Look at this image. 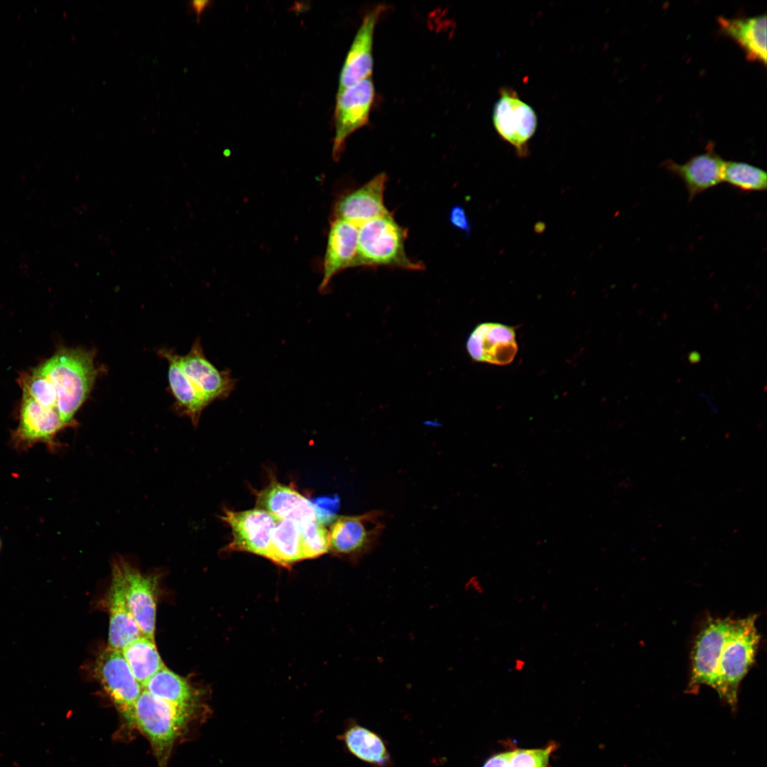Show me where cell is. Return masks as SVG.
Segmentation results:
<instances>
[{"label":"cell","instance_id":"cell-33","mask_svg":"<svg viewBox=\"0 0 767 767\" xmlns=\"http://www.w3.org/2000/svg\"><path fill=\"white\" fill-rule=\"evenodd\" d=\"M512 751H504L491 756L482 767H506Z\"/></svg>","mask_w":767,"mask_h":767},{"label":"cell","instance_id":"cell-35","mask_svg":"<svg viewBox=\"0 0 767 767\" xmlns=\"http://www.w3.org/2000/svg\"><path fill=\"white\" fill-rule=\"evenodd\" d=\"M525 666H526V661L523 659H522V658H516L514 660L513 669L516 671L520 672V671L523 670V669L525 668Z\"/></svg>","mask_w":767,"mask_h":767},{"label":"cell","instance_id":"cell-36","mask_svg":"<svg viewBox=\"0 0 767 767\" xmlns=\"http://www.w3.org/2000/svg\"><path fill=\"white\" fill-rule=\"evenodd\" d=\"M689 359L693 363L697 362L700 359V354L697 352L691 353L689 356Z\"/></svg>","mask_w":767,"mask_h":767},{"label":"cell","instance_id":"cell-10","mask_svg":"<svg viewBox=\"0 0 767 767\" xmlns=\"http://www.w3.org/2000/svg\"><path fill=\"white\" fill-rule=\"evenodd\" d=\"M383 528L379 512L340 517L329 531L330 550L339 555L359 557L374 545Z\"/></svg>","mask_w":767,"mask_h":767},{"label":"cell","instance_id":"cell-16","mask_svg":"<svg viewBox=\"0 0 767 767\" xmlns=\"http://www.w3.org/2000/svg\"><path fill=\"white\" fill-rule=\"evenodd\" d=\"M384 11V6L378 5L364 16L342 66L338 92L371 77L374 30Z\"/></svg>","mask_w":767,"mask_h":767},{"label":"cell","instance_id":"cell-9","mask_svg":"<svg viewBox=\"0 0 767 767\" xmlns=\"http://www.w3.org/2000/svg\"><path fill=\"white\" fill-rule=\"evenodd\" d=\"M374 97V85L371 77L338 92L332 147L334 160L339 158L346 139L368 123Z\"/></svg>","mask_w":767,"mask_h":767},{"label":"cell","instance_id":"cell-18","mask_svg":"<svg viewBox=\"0 0 767 767\" xmlns=\"http://www.w3.org/2000/svg\"><path fill=\"white\" fill-rule=\"evenodd\" d=\"M109 592V627L107 648L120 651L143 634L126 602L121 572L117 561L112 567Z\"/></svg>","mask_w":767,"mask_h":767},{"label":"cell","instance_id":"cell-5","mask_svg":"<svg viewBox=\"0 0 767 767\" xmlns=\"http://www.w3.org/2000/svg\"><path fill=\"white\" fill-rule=\"evenodd\" d=\"M95 673L125 725L134 727V706L143 688L121 652L107 647L97 659Z\"/></svg>","mask_w":767,"mask_h":767},{"label":"cell","instance_id":"cell-24","mask_svg":"<svg viewBox=\"0 0 767 767\" xmlns=\"http://www.w3.org/2000/svg\"><path fill=\"white\" fill-rule=\"evenodd\" d=\"M347 750L359 760L376 767H387L391 756L384 740L359 724L349 727L340 736Z\"/></svg>","mask_w":767,"mask_h":767},{"label":"cell","instance_id":"cell-21","mask_svg":"<svg viewBox=\"0 0 767 767\" xmlns=\"http://www.w3.org/2000/svg\"><path fill=\"white\" fill-rule=\"evenodd\" d=\"M143 690L170 703L202 713L210 712L204 692L165 666L147 682Z\"/></svg>","mask_w":767,"mask_h":767},{"label":"cell","instance_id":"cell-7","mask_svg":"<svg viewBox=\"0 0 767 767\" xmlns=\"http://www.w3.org/2000/svg\"><path fill=\"white\" fill-rule=\"evenodd\" d=\"M733 619H710L697 635L691 654L687 692L695 693L702 685L714 689L721 650Z\"/></svg>","mask_w":767,"mask_h":767},{"label":"cell","instance_id":"cell-27","mask_svg":"<svg viewBox=\"0 0 767 767\" xmlns=\"http://www.w3.org/2000/svg\"><path fill=\"white\" fill-rule=\"evenodd\" d=\"M723 182L741 192H762L766 190L767 175L764 170L740 161H725Z\"/></svg>","mask_w":767,"mask_h":767},{"label":"cell","instance_id":"cell-31","mask_svg":"<svg viewBox=\"0 0 767 767\" xmlns=\"http://www.w3.org/2000/svg\"><path fill=\"white\" fill-rule=\"evenodd\" d=\"M316 521L322 525H327L336 518V511L338 508V500L335 498L328 497L317 498L312 501Z\"/></svg>","mask_w":767,"mask_h":767},{"label":"cell","instance_id":"cell-13","mask_svg":"<svg viewBox=\"0 0 767 767\" xmlns=\"http://www.w3.org/2000/svg\"><path fill=\"white\" fill-rule=\"evenodd\" d=\"M466 348L476 361L499 366L508 364L518 352L515 330L501 323L479 324L469 334Z\"/></svg>","mask_w":767,"mask_h":767},{"label":"cell","instance_id":"cell-12","mask_svg":"<svg viewBox=\"0 0 767 767\" xmlns=\"http://www.w3.org/2000/svg\"><path fill=\"white\" fill-rule=\"evenodd\" d=\"M116 561L123 577L128 608L143 636L154 641L157 578L142 574L123 560Z\"/></svg>","mask_w":767,"mask_h":767},{"label":"cell","instance_id":"cell-2","mask_svg":"<svg viewBox=\"0 0 767 767\" xmlns=\"http://www.w3.org/2000/svg\"><path fill=\"white\" fill-rule=\"evenodd\" d=\"M207 714L178 706L143 690L134 710V727L149 741L159 767H166L173 747L193 722Z\"/></svg>","mask_w":767,"mask_h":767},{"label":"cell","instance_id":"cell-3","mask_svg":"<svg viewBox=\"0 0 767 767\" xmlns=\"http://www.w3.org/2000/svg\"><path fill=\"white\" fill-rule=\"evenodd\" d=\"M756 619V614L733 619L719 658L714 690L734 710L737 706L739 685L755 663L761 638Z\"/></svg>","mask_w":767,"mask_h":767},{"label":"cell","instance_id":"cell-20","mask_svg":"<svg viewBox=\"0 0 767 767\" xmlns=\"http://www.w3.org/2000/svg\"><path fill=\"white\" fill-rule=\"evenodd\" d=\"M256 505L277 519L290 518L298 524L315 519L312 501L295 489L272 482L257 494Z\"/></svg>","mask_w":767,"mask_h":767},{"label":"cell","instance_id":"cell-37","mask_svg":"<svg viewBox=\"0 0 767 767\" xmlns=\"http://www.w3.org/2000/svg\"><path fill=\"white\" fill-rule=\"evenodd\" d=\"M1 539H0V550H1Z\"/></svg>","mask_w":767,"mask_h":767},{"label":"cell","instance_id":"cell-23","mask_svg":"<svg viewBox=\"0 0 767 767\" xmlns=\"http://www.w3.org/2000/svg\"><path fill=\"white\" fill-rule=\"evenodd\" d=\"M160 354L169 363L168 381L177 406L197 426L202 412L210 403L178 365L174 352L163 349Z\"/></svg>","mask_w":767,"mask_h":767},{"label":"cell","instance_id":"cell-15","mask_svg":"<svg viewBox=\"0 0 767 767\" xmlns=\"http://www.w3.org/2000/svg\"><path fill=\"white\" fill-rule=\"evenodd\" d=\"M387 175L381 173L362 186L343 195L334 210V219L352 223L357 226L388 214L385 207L384 195Z\"/></svg>","mask_w":767,"mask_h":767},{"label":"cell","instance_id":"cell-17","mask_svg":"<svg viewBox=\"0 0 767 767\" xmlns=\"http://www.w3.org/2000/svg\"><path fill=\"white\" fill-rule=\"evenodd\" d=\"M724 164L725 161L709 145L705 153L692 156L684 163L668 160L663 165L683 182L689 200H692L723 182Z\"/></svg>","mask_w":767,"mask_h":767},{"label":"cell","instance_id":"cell-6","mask_svg":"<svg viewBox=\"0 0 767 767\" xmlns=\"http://www.w3.org/2000/svg\"><path fill=\"white\" fill-rule=\"evenodd\" d=\"M492 119L501 138L511 144L519 156H526L528 141L537 128V116L533 108L521 100L516 92L504 87L494 105Z\"/></svg>","mask_w":767,"mask_h":767},{"label":"cell","instance_id":"cell-29","mask_svg":"<svg viewBox=\"0 0 767 767\" xmlns=\"http://www.w3.org/2000/svg\"><path fill=\"white\" fill-rule=\"evenodd\" d=\"M18 382L23 394L44 407L56 408V391L48 378L37 369L22 374Z\"/></svg>","mask_w":767,"mask_h":767},{"label":"cell","instance_id":"cell-28","mask_svg":"<svg viewBox=\"0 0 767 767\" xmlns=\"http://www.w3.org/2000/svg\"><path fill=\"white\" fill-rule=\"evenodd\" d=\"M298 525L303 560L320 557L330 550L329 532L316 519Z\"/></svg>","mask_w":767,"mask_h":767},{"label":"cell","instance_id":"cell-1","mask_svg":"<svg viewBox=\"0 0 767 767\" xmlns=\"http://www.w3.org/2000/svg\"><path fill=\"white\" fill-rule=\"evenodd\" d=\"M94 354L82 348H61L36 369L53 385L56 408L67 426L89 396L97 376Z\"/></svg>","mask_w":767,"mask_h":767},{"label":"cell","instance_id":"cell-22","mask_svg":"<svg viewBox=\"0 0 767 767\" xmlns=\"http://www.w3.org/2000/svg\"><path fill=\"white\" fill-rule=\"evenodd\" d=\"M722 31L734 40L747 58L766 63V16L717 19Z\"/></svg>","mask_w":767,"mask_h":767},{"label":"cell","instance_id":"cell-26","mask_svg":"<svg viewBox=\"0 0 767 767\" xmlns=\"http://www.w3.org/2000/svg\"><path fill=\"white\" fill-rule=\"evenodd\" d=\"M121 652L143 689L151 678L165 666L154 641L143 636L126 646Z\"/></svg>","mask_w":767,"mask_h":767},{"label":"cell","instance_id":"cell-11","mask_svg":"<svg viewBox=\"0 0 767 767\" xmlns=\"http://www.w3.org/2000/svg\"><path fill=\"white\" fill-rule=\"evenodd\" d=\"M222 518L232 529L229 550L266 557L272 532L278 519L259 508L243 511L227 510Z\"/></svg>","mask_w":767,"mask_h":767},{"label":"cell","instance_id":"cell-19","mask_svg":"<svg viewBox=\"0 0 767 767\" xmlns=\"http://www.w3.org/2000/svg\"><path fill=\"white\" fill-rule=\"evenodd\" d=\"M359 227L340 219H333L328 232L319 290L324 291L332 278L341 271L351 268L357 249Z\"/></svg>","mask_w":767,"mask_h":767},{"label":"cell","instance_id":"cell-4","mask_svg":"<svg viewBox=\"0 0 767 767\" xmlns=\"http://www.w3.org/2000/svg\"><path fill=\"white\" fill-rule=\"evenodd\" d=\"M406 230L389 212L359 226L357 249L352 267H395L411 271L424 268L422 262L408 258L405 251Z\"/></svg>","mask_w":767,"mask_h":767},{"label":"cell","instance_id":"cell-25","mask_svg":"<svg viewBox=\"0 0 767 767\" xmlns=\"http://www.w3.org/2000/svg\"><path fill=\"white\" fill-rule=\"evenodd\" d=\"M266 558L285 568L303 560L298 523L290 518L278 519L271 535Z\"/></svg>","mask_w":767,"mask_h":767},{"label":"cell","instance_id":"cell-8","mask_svg":"<svg viewBox=\"0 0 767 767\" xmlns=\"http://www.w3.org/2000/svg\"><path fill=\"white\" fill-rule=\"evenodd\" d=\"M65 427L68 426L56 408L44 407L23 393L19 421L12 435V444L17 450H25L37 443H43L54 451L59 446L57 435Z\"/></svg>","mask_w":767,"mask_h":767},{"label":"cell","instance_id":"cell-14","mask_svg":"<svg viewBox=\"0 0 767 767\" xmlns=\"http://www.w3.org/2000/svg\"><path fill=\"white\" fill-rule=\"evenodd\" d=\"M178 365L211 403L225 399L234 391L236 381L229 370H219L205 357L200 340H195L187 354L175 353Z\"/></svg>","mask_w":767,"mask_h":767},{"label":"cell","instance_id":"cell-30","mask_svg":"<svg viewBox=\"0 0 767 767\" xmlns=\"http://www.w3.org/2000/svg\"><path fill=\"white\" fill-rule=\"evenodd\" d=\"M555 749L556 744L551 743L542 749H516L512 751L506 767H548Z\"/></svg>","mask_w":767,"mask_h":767},{"label":"cell","instance_id":"cell-32","mask_svg":"<svg viewBox=\"0 0 767 767\" xmlns=\"http://www.w3.org/2000/svg\"><path fill=\"white\" fill-rule=\"evenodd\" d=\"M450 218L452 224L455 227L469 234L471 227L466 212L463 208L459 206L455 207L450 212Z\"/></svg>","mask_w":767,"mask_h":767},{"label":"cell","instance_id":"cell-34","mask_svg":"<svg viewBox=\"0 0 767 767\" xmlns=\"http://www.w3.org/2000/svg\"><path fill=\"white\" fill-rule=\"evenodd\" d=\"M207 1H192L191 6L199 16L206 6Z\"/></svg>","mask_w":767,"mask_h":767}]
</instances>
